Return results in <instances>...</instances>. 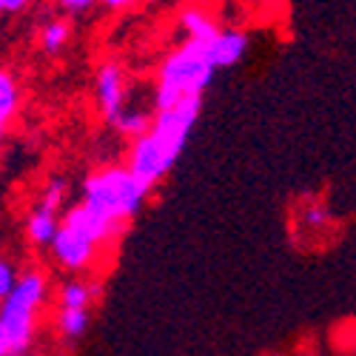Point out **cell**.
<instances>
[{
	"mask_svg": "<svg viewBox=\"0 0 356 356\" xmlns=\"http://www.w3.org/2000/svg\"><path fill=\"white\" fill-rule=\"evenodd\" d=\"M209 40H186L163 60L157 74V92H154L157 111H165L191 97H202V92L211 86L220 69L211 57Z\"/></svg>",
	"mask_w": 356,
	"mask_h": 356,
	"instance_id": "6da1fadb",
	"label": "cell"
},
{
	"mask_svg": "<svg viewBox=\"0 0 356 356\" xmlns=\"http://www.w3.org/2000/svg\"><path fill=\"white\" fill-rule=\"evenodd\" d=\"M49 285L46 277L29 271L15 280L12 291L0 300V339H3L9 356H23L32 348L38 331V314L46 305Z\"/></svg>",
	"mask_w": 356,
	"mask_h": 356,
	"instance_id": "7a4b0ae2",
	"label": "cell"
},
{
	"mask_svg": "<svg viewBox=\"0 0 356 356\" xmlns=\"http://www.w3.org/2000/svg\"><path fill=\"white\" fill-rule=\"evenodd\" d=\"M148 191L134 180L123 165H108L86 177L83 183V205L108 225L120 228L126 220L137 217Z\"/></svg>",
	"mask_w": 356,
	"mask_h": 356,
	"instance_id": "3957f363",
	"label": "cell"
},
{
	"mask_svg": "<svg viewBox=\"0 0 356 356\" xmlns=\"http://www.w3.org/2000/svg\"><path fill=\"white\" fill-rule=\"evenodd\" d=\"M200 108H202V97H191V100H183L165 111H157L154 120L148 123V129L143 131L152 145L157 148V154L163 160V165L171 171L180 160L183 148L197 126V117H200Z\"/></svg>",
	"mask_w": 356,
	"mask_h": 356,
	"instance_id": "277c9868",
	"label": "cell"
},
{
	"mask_svg": "<svg viewBox=\"0 0 356 356\" xmlns=\"http://www.w3.org/2000/svg\"><path fill=\"white\" fill-rule=\"evenodd\" d=\"M49 248H51V257L57 259V265H63V268H69V271H83V268H88V265L95 262L100 245H95L80 231L57 222V231L51 236Z\"/></svg>",
	"mask_w": 356,
	"mask_h": 356,
	"instance_id": "5b68a950",
	"label": "cell"
},
{
	"mask_svg": "<svg viewBox=\"0 0 356 356\" xmlns=\"http://www.w3.org/2000/svg\"><path fill=\"white\" fill-rule=\"evenodd\" d=\"M95 92H97V106L106 114V120L111 123L117 114L126 108V83H123V69L117 63H103L97 69L95 80Z\"/></svg>",
	"mask_w": 356,
	"mask_h": 356,
	"instance_id": "8992f818",
	"label": "cell"
},
{
	"mask_svg": "<svg viewBox=\"0 0 356 356\" xmlns=\"http://www.w3.org/2000/svg\"><path fill=\"white\" fill-rule=\"evenodd\" d=\"M211 46V57L217 69H231L245 57L248 51V35L240 32V29H220V32L209 40Z\"/></svg>",
	"mask_w": 356,
	"mask_h": 356,
	"instance_id": "52a82bcc",
	"label": "cell"
},
{
	"mask_svg": "<svg viewBox=\"0 0 356 356\" xmlns=\"http://www.w3.org/2000/svg\"><path fill=\"white\" fill-rule=\"evenodd\" d=\"M63 225H69V228H74V231H80L83 236H88L95 245H103V243H108L111 236L120 231V228H114V225H108L106 220H100L97 214H92L86 209V205L80 202V205H74V209H69V214L60 220Z\"/></svg>",
	"mask_w": 356,
	"mask_h": 356,
	"instance_id": "ba28073f",
	"label": "cell"
},
{
	"mask_svg": "<svg viewBox=\"0 0 356 356\" xmlns=\"http://www.w3.org/2000/svg\"><path fill=\"white\" fill-rule=\"evenodd\" d=\"M20 106V88H17V80L0 69V140H3L9 123H12V117Z\"/></svg>",
	"mask_w": 356,
	"mask_h": 356,
	"instance_id": "9c48e42d",
	"label": "cell"
},
{
	"mask_svg": "<svg viewBox=\"0 0 356 356\" xmlns=\"http://www.w3.org/2000/svg\"><path fill=\"white\" fill-rule=\"evenodd\" d=\"M180 29L186 32V40H209L220 32V26L202 9H186L180 15Z\"/></svg>",
	"mask_w": 356,
	"mask_h": 356,
	"instance_id": "30bf717a",
	"label": "cell"
},
{
	"mask_svg": "<svg viewBox=\"0 0 356 356\" xmlns=\"http://www.w3.org/2000/svg\"><path fill=\"white\" fill-rule=\"evenodd\" d=\"M88 308H60L57 314V331L63 334V339L77 342L88 331Z\"/></svg>",
	"mask_w": 356,
	"mask_h": 356,
	"instance_id": "8fae6325",
	"label": "cell"
},
{
	"mask_svg": "<svg viewBox=\"0 0 356 356\" xmlns=\"http://www.w3.org/2000/svg\"><path fill=\"white\" fill-rule=\"evenodd\" d=\"M57 220L54 214H46V211H32V217H29L26 222V234H29V240H32L35 245H49L51 243V236L57 231Z\"/></svg>",
	"mask_w": 356,
	"mask_h": 356,
	"instance_id": "7c38bea8",
	"label": "cell"
},
{
	"mask_svg": "<svg viewBox=\"0 0 356 356\" xmlns=\"http://www.w3.org/2000/svg\"><path fill=\"white\" fill-rule=\"evenodd\" d=\"M97 296V285H86L80 280H72L60 288V308H88Z\"/></svg>",
	"mask_w": 356,
	"mask_h": 356,
	"instance_id": "4fadbf2b",
	"label": "cell"
},
{
	"mask_svg": "<svg viewBox=\"0 0 356 356\" xmlns=\"http://www.w3.org/2000/svg\"><path fill=\"white\" fill-rule=\"evenodd\" d=\"M63 200H66V180H63V177H54V180H49L46 188L40 191V200H38L35 209L57 217V214H60V209H63Z\"/></svg>",
	"mask_w": 356,
	"mask_h": 356,
	"instance_id": "5bb4252c",
	"label": "cell"
},
{
	"mask_svg": "<svg viewBox=\"0 0 356 356\" xmlns=\"http://www.w3.org/2000/svg\"><path fill=\"white\" fill-rule=\"evenodd\" d=\"M66 43H69V23L66 20H49L40 32V46L49 54H57V51H63Z\"/></svg>",
	"mask_w": 356,
	"mask_h": 356,
	"instance_id": "9a60e30c",
	"label": "cell"
},
{
	"mask_svg": "<svg viewBox=\"0 0 356 356\" xmlns=\"http://www.w3.org/2000/svg\"><path fill=\"white\" fill-rule=\"evenodd\" d=\"M111 123L117 126V131H123V134H129V137L134 140V137H140V134L148 129V123H152V120H148V114H145V111H137V108H123L120 114L114 117Z\"/></svg>",
	"mask_w": 356,
	"mask_h": 356,
	"instance_id": "2e32d148",
	"label": "cell"
},
{
	"mask_svg": "<svg viewBox=\"0 0 356 356\" xmlns=\"http://www.w3.org/2000/svg\"><path fill=\"white\" fill-rule=\"evenodd\" d=\"M15 280H17V271H15V265L6 259V257H0V300L12 291V285H15Z\"/></svg>",
	"mask_w": 356,
	"mask_h": 356,
	"instance_id": "e0dca14e",
	"label": "cell"
},
{
	"mask_svg": "<svg viewBox=\"0 0 356 356\" xmlns=\"http://www.w3.org/2000/svg\"><path fill=\"white\" fill-rule=\"evenodd\" d=\"M305 222H308L311 228H319V225L328 222V211H325L322 205H311V209L305 211Z\"/></svg>",
	"mask_w": 356,
	"mask_h": 356,
	"instance_id": "ac0fdd59",
	"label": "cell"
},
{
	"mask_svg": "<svg viewBox=\"0 0 356 356\" xmlns=\"http://www.w3.org/2000/svg\"><path fill=\"white\" fill-rule=\"evenodd\" d=\"M92 3H97V0H60V6L66 9V12H74V15H80V12H86Z\"/></svg>",
	"mask_w": 356,
	"mask_h": 356,
	"instance_id": "d6986e66",
	"label": "cell"
},
{
	"mask_svg": "<svg viewBox=\"0 0 356 356\" xmlns=\"http://www.w3.org/2000/svg\"><path fill=\"white\" fill-rule=\"evenodd\" d=\"M29 0H0V15H15V12H23Z\"/></svg>",
	"mask_w": 356,
	"mask_h": 356,
	"instance_id": "ffe728a7",
	"label": "cell"
},
{
	"mask_svg": "<svg viewBox=\"0 0 356 356\" xmlns=\"http://www.w3.org/2000/svg\"><path fill=\"white\" fill-rule=\"evenodd\" d=\"M100 3H103L106 9H129V6L137 3V0H100Z\"/></svg>",
	"mask_w": 356,
	"mask_h": 356,
	"instance_id": "44dd1931",
	"label": "cell"
},
{
	"mask_svg": "<svg viewBox=\"0 0 356 356\" xmlns=\"http://www.w3.org/2000/svg\"><path fill=\"white\" fill-rule=\"evenodd\" d=\"M0 356H9V350H6V345H3V339H0Z\"/></svg>",
	"mask_w": 356,
	"mask_h": 356,
	"instance_id": "7402d4cb",
	"label": "cell"
}]
</instances>
